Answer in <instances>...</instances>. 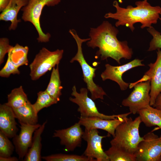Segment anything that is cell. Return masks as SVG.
<instances>
[{
  "label": "cell",
  "mask_w": 161,
  "mask_h": 161,
  "mask_svg": "<svg viewBox=\"0 0 161 161\" xmlns=\"http://www.w3.org/2000/svg\"><path fill=\"white\" fill-rule=\"evenodd\" d=\"M118 30L107 21H104L97 28H91L89 36L90 39L86 44L88 47L99 50L96 57L100 58L102 60L109 57L120 64V60L124 58L130 59L133 51L128 45L126 41H120L117 38Z\"/></svg>",
  "instance_id": "cell-1"
},
{
  "label": "cell",
  "mask_w": 161,
  "mask_h": 161,
  "mask_svg": "<svg viewBox=\"0 0 161 161\" xmlns=\"http://www.w3.org/2000/svg\"><path fill=\"white\" fill-rule=\"evenodd\" d=\"M135 4L136 6L135 7L129 5L126 8H123L119 6L117 1H115L113 6L116 9V12L106 13L104 17L106 18L117 20L115 24L116 27L125 26L132 32L135 29L134 24L137 23L141 24L142 29L148 28L152 24L157 23L161 13L160 6H152L147 0L137 1Z\"/></svg>",
  "instance_id": "cell-2"
},
{
  "label": "cell",
  "mask_w": 161,
  "mask_h": 161,
  "mask_svg": "<svg viewBox=\"0 0 161 161\" xmlns=\"http://www.w3.org/2000/svg\"><path fill=\"white\" fill-rule=\"evenodd\" d=\"M141 122L139 116L134 120L127 117L116 128L115 136L110 142L111 145L120 147L134 154L139 144L144 139L139 133Z\"/></svg>",
  "instance_id": "cell-3"
},
{
  "label": "cell",
  "mask_w": 161,
  "mask_h": 161,
  "mask_svg": "<svg viewBox=\"0 0 161 161\" xmlns=\"http://www.w3.org/2000/svg\"><path fill=\"white\" fill-rule=\"evenodd\" d=\"M69 32L76 41L78 48L77 53L72 59L70 62L73 63L76 61L81 66L83 73V79L86 84L87 89L91 93V98L93 100L99 98L103 100L104 96L106 95V93L101 87L96 84L93 80L95 76V72L97 68L92 67L88 64L82 52V43L90 40V38H81L74 29L70 30Z\"/></svg>",
  "instance_id": "cell-4"
},
{
  "label": "cell",
  "mask_w": 161,
  "mask_h": 161,
  "mask_svg": "<svg viewBox=\"0 0 161 161\" xmlns=\"http://www.w3.org/2000/svg\"><path fill=\"white\" fill-rule=\"evenodd\" d=\"M61 0H28L27 5L21 9L22 19L24 21L30 22L35 28L38 34L37 40L38 42H47L51 37L49 33H44L41 26L40 18L43 8L45 6H54Z\"/></svg>",
  "instance_id": "cell-5"
},
{
  "label": "cell",
  "mask_w": 161,
  "mask_h": 161,
  "mask_svg": "<svg viewBox=\"0 0 161 161\" xmlns=\"http://www.w3.org/2000/svg\"><path fill=\"white\" fill-rule=\"evenodd\" d=\"M64 52L63 49L51 51L43 47L29 65L31 79L33 80H37L55 65H59Z\"/></svg>",
  "instance_id": "cell-6"
},
{
  "label": "cell",
  "mask_w": 161,
  "mask_h": 161,
  "mask_svg": "<svg viewBox=\"0 0 161 161\" xmlns=\"http://www.w3.org/2000/svg\"><path fill=\"white\" fill-rule=\"evenodd\" d=\"M88 90L86 88H82L80 90V92H78L75 86H74L72 88L71 95L74 97H70L69 98L70 101L78 106V111L80 113V117H97L104 119L112 120L119 117L126 118L131 114L129 112L123 114L109 115L100 113L93 100L88 96Z\"/></svg>",
  "instance_id": "cell-7"
},
{
  "label": "cell",
  "mask_w": 161,
  "mask_h": 161,
  "mask_svg": "<svg viewBox=\"0 0 161 161\" xmlns=\"http://www.w3.org/2000/svg\"><path fill=\"white\" fill-rule=\"evenodd\" d=\"M133 87V91L128 97L123 100L122 104L128 107L130 112L135 114L140 110L150 105V81L148 80L129 84L130 88Z\"/></svg>",
  "instance_id": "cell-8"
},
{
  "label": "cell",
  "mask_w": 161,
  "mask_h": 161,
  "mask_svg": "<svg viewBox=\"0 0 161 161\" xmlns=\"http://www.w3.org/2000/svg\"><path fill=\"white\" fill-rule=\"evenodd\" d=\"M134 154L136 161H160L161 135L159 137L151 131L143 137Z\"/></svg>",
  "instance_id": "cell-9"
},
{
  "label": "cell",
  "mask_w": 161,
  "mask_h": 161,
  "mask_svg": "<svg viewBox=\"0 0 161 161\" xmlns=\"http://www.w3.org/2000/svg\"><path fill=\"white\" fill-rule=\"evenodd\" d=\"M99 133L97 129H85L82 138L86 142L87 145L83 154L91 161H110L103 148L102 140L111 135L108 134L106 136H100Z\"/></svg>",
  "instance_id": "cell-10"
},
{
  "label": "cell",
  "mask_w": 161,
  "mask_h": 161,
  "mask_svg": "<svg viewBox=\"0 0 161 161\" xmlns=\"http://www.w3.org/2000/svg\"><path fill=\"white\" fill-rule=\"evenodd\" d=\"M157 50V58L155 62L148 65L149 69L140 80L132 83L135 84L148 80H150V105L151 106L154 105L157 97L161 92V50L160 49Z\"/></svg>",
  "instance_id": "cell-11"
},
{
  "label": "cell",
  "mask_w": 161,
  "mask_h": 161,
  "mask_svg": "<svg viewBox=\"0 0 161 161\" xmlns=\"http://www.w3.org/2000/svg\"><path fill=\"white\" fill-rule=\"evenodd\" d=\"M143 60L135 59L125 64L119 66H112L109 64L105 65L106 69L101 73V77L103 81L110 79L116 82L122 91L126 90L129 87V83L122 79L123 75L126 72L134 68L144 66L142 63Z\"/></svg>",
  "instance_id": "cell-12"
},
{
  "label": "cell",
  "mask_w": 161,
  "mask_h": 161,
  "mask_svg": "<svg viewBox=\"0 0 161 161\" xmlns=\"http://www.w3.org/2000/svg\"><path fill=\"white\" fill-rule=\"evenodd\" d=\"M80 126L78 122L68 128L55 130L52 137L60 139V144L65 146L66 151H73L81 145L84 131Z\"/></svg>",
  "instance_id": "cell-13"
},
{
  "label": "cell",
  "mask_w": 161,
  "mask_h": 161,
  "mask_svg": "<svg viewBox=\"0 0 161 161\" xmlns=\"http://www.w3.org/2000/svg\"><path fill=\"white\" fill-rule=\"evenodd\" d=\"M20 124V133L13 138V141L19 159L23 160L31 145L33 133L41 125L38 123L35 125Z\"/></svg>",
  "instance_id": "cell-14"
},
{
  "label": "cell",
  "mask_w": 161,
  "mask_h": 161,
  "mask_svg": "<svg viewBox=\"0 0 161 161\" xmlns=\"http://www.w3.org/2000/svg\"><path fill=\"white\" fill-rule=\"evenodd\" d=\"M127 118L119 117L115 119L106 120L97 117L79 118L78 123L87 130L100 129L108 132V134L115 136V131L117 127L124 122Z\"/></svg>",
  "instance_id": "cell-15"
},
{
  "label": "cell",
  "mask_w": 161,
  "mask_h": 161,
  "mask_svg": "<svg viewBox=\"0 0 161 161\" xmlns=\"http://www.w3.org/2000/svg\"><path fill=\"white\" fill-rule=\"evenodd\" d=\"M13 109L5 103L0 105V130L9 138H13L18 129Z\"/></svg>",
  "instance_id": "cell-16"
},
{
  "label": "cell",
  "mask_w": 161,
  "mask_h": 161,
  "mask_svg": "<svg viewBox=\"0 0 161 161\" xmlns=\"http://www.w3.org/2000/svg\"><path fill=\"white\" fill-rule=\"evenodd\" d=\"M28 2V0H10L7 7L1 12L0 20L11 22L8 28L9 30H15L17 28L18 24L21 22L20 19H17L18 13Z\"/></svg>",
  "instance_id": "cell-17"
},
{
  "label": "cell",
  "mask_w": 161,
  "mask_h": 161,
  "mask_svg": "<svg viewBox=\"0 0 161 161\" xmlns=\"http://www.w3.org/2000/svg\"><path fill=\"white\" fill-rule=\"evenodd\" d=\"M47 121L34 132L31 145L24 157V161H40L41 160V151L42 148L41 135L45 127Z\"/></svg>",
  "instance_id": "cell-18"
},
{
  "label": "cell",
  "mask_w": 161,
  "mask_h": 161,
  "mask_svg": "<svg viewBox=\"0 0 161 161\" xmlns=\"http://www.w3.org/2000/svg\"><path fill=\"white\" fill-rule=\"evenodd\" d=\"M13 109L15 117L19 123L29 125L38 124V113L29 100L24 105Z\"/></svg>",
  "instance_id": "cell-19"
},
{
  "label": "cell",
  "mask_w": 161,
  "mask_h": 161,
  "mask_svg": "<svg viewBox=\"0 0 161 161\" xmlns=\"http://www.w3.org/2000/svg\"><path fill=\"white\" fill-rule=\"evenodd\" d=\"M137 113L142 122L148 127L157 126L161 129V111L150 105L140 110Z\"/></svg>",
  "instance_id": "cell-20"
},
{
  "label": "cell",
  "mask_w": 161,
  "mask_h": 161,
  "mask_svg": "<svg viewBox=\"0 0 161 161\" xmlns=\"http://www.w3.org/2000/svg\"><path fill=\"white\" fill-rule=\"evenodd\" d=\"M29 48L16 44L8 52V57L12 62L18 68L24 65H27L28 63L27 55Z\"/></svg>",
  "instance_id": "cell-21"
},
{
  "label": "cell",
  "mask_w": 161,
  "mask_h": 161,
  "mask_svg": "<svg viewBox=\"0 0 161 161\" xmlns=\"http://www.w3.org/2000/svg\"><path fill=\"white\" fill-rule=\"evenodd\" d=\"M56 66V68H53L49 81L46 90L58 102L62 95L61 91L63 87L60 79L58 65Z\"/></svg>",
  "instance_id": "cell-22"
},
{
  "label": "cell",
  "mask_w": 161,
  "mask_h": 161,
  "mask_svg": "<svg viewBox=\"0 0 161 161\" xmlns=\"http://www.w3.org/2000/svg\"><path fill=\"white\" fill-rule=\"evenodd\" d=\"M29 100L22 86L13 89L7 95V102L5 104L12 109L21 106Z\"/></svg>",
  "instance_id": "cell-23"
},
{
  "label": "cell",
  "mask_w": 161,
  "mask_h": 161,
  "mask_svg": "<svg viewBox=\"0 0 161 161\" xmlns=\"http://www.w3.org/2000/svg\"><path fill=\"white\" fill-rule=\"evenodd\" d=\"M105 152L110 161H136L134 154L117 146L111 145Z\"/></svg>",
  "instance_id": "cell-24"
},
{
  "label": "cell",
  "mask_w": 161,
  "mask_h": 161,
  "mask_svg": "<svg viewBox=\"0 0 161 161\" xmlns=\"http://www.w3.org/2000/svg\"><path fill=\"white\" fill-rule=\"evenodd\" d=\"M58 102L45 90L40 91L37 93L36 101L32 105L36 112L38 114L43 109L56 104Z\"/></svg>",
  "instance_id": "cell-25"
},
{
  "label": "cell",
  "mask_w": 161,
  "mask_h": 161,
  "mask_svg": "<svg viewBox=\"0 0 161 161\" xmlns=\"http://www.w3.org/2000/svg\"><path fill=\"white\" fill-rule=\"evenodd\" d=\"M46 161H91L83 154L81 155L57 154L42 157Z\"/></svg>",
  "instance_id": "cell-26"
},
{
  "label": "cell",
  "mask_w": 161,
  "mask_h": 161,
  "mask_svg": "<svg viewBox=\"0 0 161 161\" xmlns=\"http://www.w3.org/2000/svg\"><path fill=\"white\" fill-rule=\"evenodd\" d=\"M9 138L0 131V157L11 156L15 148Z\"/></svg>",
  "instance_id": "cell-27"
},
{
  "label": "cell",
  "mask_w": 161,
  "mask_h": 161,
  "mask_svg": "<svg viewBox=\"0 0 161 161\" xmlns=\"http://www.w3.org/2000/svg\"><path fill=\"white\" fill-rule=\"evenodd\" d=\"M147 30L153 37L150 43L148 51L161 49V33L152 26L148 28Z\"/></svg>",
  "instance_id": "cell-28"
},
{
  "label": "cell",
  "mask_w": 161,
  "mask_h": 161,
  "mask_svg": "<svg viewBox=\"0 0 161 161\" xmlns=\"http://www.w3.org/2000/svg\"><path fill=\"white\" fill-rule=\"evenodd\" d=\"M20 73L18 68L14 65L10 58L7 57L5 65L0 71V76L2 77L8 78L11 74H19Z\"/></svg>",
  "instance_id": "cell-29"
},
{
  "label": "cell",
  "mask_w": 161,
  "mask_h": 161,
  "mask_svg": "<svg viewBox=\"0 0 161 161\" xmlns=\"http://www.w3.org/2000/svg\"><path fill=\"white\" fill-rule=\"evenodd\" d=\"M13 46L10 45L9 39L7 38H0V64L4 62L5 55L8 53Z\"/></svg>",
  "instance_id": "cell-30"
},
{
  "label": "cell",
  "mask_w": 161,
  "mask_h": 161,
  "mask_svg": "<svg viewBox=\"0 0 161 161\" xmlns=\"http://www.w3.org/2000/svg\"><path fill=\"white\" fill-rule=\"evenodd\" d=\"M153 107L161 111V92L157 97Z\"/></svg>",
  "instance_id": "cell-31"
},
{
  "label": "cell",
  "mask_w": 161,
  "mask_h": 161,
  "mask_svg": "<svg viewBox=\"0 0 161 161\" xmlns=\"http://www.w3.org/2000/svg\"><path fill=\"white\" fill-rule=\"evenodd\" d=\"M10 0H0V12H2L7 7Z\"/></svg>",
  "instance_id": "cell-32"
},
{
  "label": "cell",
  "mask_w": 161,
  "mask_h": 161,
  "mask_svg": "<svg viewBox=\"0 0 161 161\" xmlns=\"http://www.w3.org/2000/svg\"><path fill=\"white\" fill-rule=\"evenodd\" d=\"M18 159L16 157L11 156L3 157H0V161H18Z\"/></svg>",
  "instance_id": "cell-33"
},
{
  "label": "cell",
  "mask_w": 161,
  "mask_h": 161,
  "mask_svg": "<svg viewBox=\"0 0 161 161\" xmlns=\"http://www.w3.org/2000/svg\"><path fill=\"white\" fill-rule=\"evenodd\" d=\"M160 15L161 16V17L159 18V19L160 20L161 22V13H160Z\"/></svg>",
  "instance_id": "cell-34"
},
{
  "label": "cell",
  "mask_w": 161,
  "mask_h": 161,
  "mask_svg": "<svg viewBox=\"0 0 161 161\" xmlns=\"http://www.w3.org/2000/svg\"><path fill=\"white\" fill-rule=\"evenodd\" d=\"M160 161H161V158H160Z\"/></svg>",
  "instance_id": "cell-35"
}]
</instances>
